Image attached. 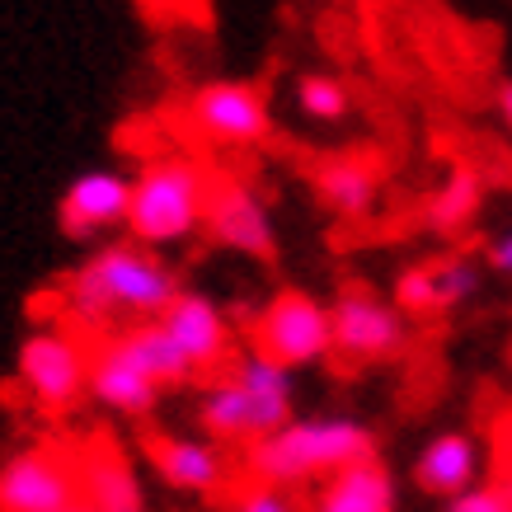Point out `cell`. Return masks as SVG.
Instances as JSON below:
<instances>
[{"instance_id":"cell-9","label":"cell","mask_w":512,"mask_h":512,"mask_svg":"<svg viewBox=\"0 0 512 512\" xmlns=\"http://www.w3.org/2000/svg\"><path fill=\"white\" fill-rule=\"evenodd\" d=\"M484 268L470 254H437V259H419V264L400 268L395 278V306L404 315H447L456 306H466L480 292Z\"/></svg>"},{"instance_id":"cell-2","label":"cell","mask_w":512,"mask_h":512,"mask_svg":"<svg viewBox=\"0 0 512 512\" xmlns=\"http://www.w3.org/2000/svg\"><path fill=\"white\" fill-rule=\"evenodd\" d=\"M376 433L362 419L348 414H315V419H292L273 437L249 447V470L264 484L292 489V484L329 480L334 470L372 461Z\"/></svg>"},{"instance_id":"cell-5","label":"cell","mask_w":512,"mask_h":512,"mask_svg":"<svg viewBox=\"0 0 512 512\" xmlns=\"http://www.w3.org/2000/svg\"><path fill=\"white\" fill-rule=\"evenodd\" d=\"M329 325H334V353L348 362H390L409 343V315L376 296L367 282H343L339 296L329 301Z\"/></svg>"},{"instance_id":"cell-27","label":"cell","mask_w":512,"mask_h":512,"mask_svg":"<svg viewBox=\"0 0 512 512\" xmlns=\"http://www.w3.org/2000/svg\"><path fill=\"white\" fill-rule=\"evenodd\" d=\"M141 5V15H151V19H160V15H170L174 10V0H137Z\"/></svg>"},{"instance_id":"cell-22","label":"cell","mask_w":512,"mask_h":512,"mask_svg":"<svg viewBox=\"0 0 512 512\" xmlns=\"http://www.w3.org/2000/svg\"><path fill=\"white\" fill-rule=\"evenodd\" d=\"M292 99H296V109L306 113L311 123H343V118L353 113V94H348V85L334 80V76H325V71L296 76Z\"/></svg>"},{"instance_id":"cell-23","label":"cell","mask_w":512,"mask_h":512,"mask_svg":"<svg viewBox=\"0 0 512 512\" xmlns=\"http://www.w3.org/2000/svg\"><path fill=\"white\" fill-rule=\"evenodd\" d=\"M231 512H306V508H301L287 489H278V484L254 480L231 498Z\"/></svg>"},{"instance_id":"cell-13","label":"cell","mask_w":512,"mask_h":512,"mask_svg":"<svg viewBox=\"0 0 512 512\" xmlns=\"http://www.w3.org/2000/svg\"><path fill=\"white\" fill-rule=\"evenodd\" d=\"M146 456L156 475L179 494H221L226 489V456H221V442H202V437H179V433H156L146 442Z\"/></svg>"},{"instance_id":"cell-24","label":"cell","mask_w":512,"mask_h":512,"mask_svg":"<svg viewBox=\"0 0 512 512\" xmlns=\"http://www.w3.org/2000/svg\"><path fill=\"white\" fill-rule=\"evenodd\" d=\"M447 512H512V489L508 484H475L451 498Z\"/></svg>"},{"instance_id":"cell-25","label":"cell","mask_w":512,"mask_h":512,"mask_svg":"<svg viewBox=\"0 0 512 512\" xmlns=\"http://www.w3.org/2000/svg\"><path fill=\"white\" fill-rule=\"evenodd\" d=\"M484 264L494 268V273H503V278H512V231L494 235L489 240V249H484Z\"/></svg>"},{"instance_id":"cell-16","label":"cell","mask_w":512,"mask_h":512,"mask_svg":"<svg viewBox=\"0 0 512 512\" xmlns=\"http://www.w3.org/2000/svg\"><path fill=\"white\" fill-rule=\"evenodd\" d=\"M395 503H400L395 475L381 456H372V461L343 466L315 484L306 512H395Z\"/></svg>"},{"instance_id":"cell-18","label":"cell","mask_w":512,"mask_h":512,"mask_svg":"<svg viewBox=\"0 0 512 512\" xmlns=\"http://www.w3.org/2000/svg\"><path fill=\"white\" fill-rule=\"evenodd\" d=\"M90 400L99 409H109V414H123V419H146L160 404V386L146 381L132 362H123L104 343V348L90 353Z\"/></svg>"},{"instance_id":"cell-6","label":"cell","mask_w":512,"mask_h":512,"mask_svg":"<svg viewBox=\"0 0 512 512\" xmlns=\"http://www.w3.org/2000/svg\"><path fill=\"white\" fill-rule=\"evenodd\" d=\"M15 372L38 409L62 414L80 395H90V348L66 329H33L19 343Z\"/></svg>"},{"instance_id":"cell-8","label":"cell","mask_w":512,"mask_h":512,"mask_svg":"<svg viewBox=\"0 0 512 512\" xmlns=\"http://www.w3.org/2000/svg\"><path fill=\"white\" fill-rule=\"evenodd\" d=\"M188 113H193L202 137L217 141V146H259L273 127L264 90L249 80H207L193 90Z\"/></svg>"},{"instance_id":"cell-26","label":"cell","mask_w":512,"mask_h":512,"mask_svg":"<svg viewBox=\"0 0 512 512\" xmlns=\"http://www.w3.org/2000/svg\"><path fill=\"white\" fill-rule=\"evenodd\" d=\"M494 104H498V118H503V127L512 132V76L498 85V99H494Z\"/></svg>"},{"instance_id":"cell-11","label":"cell","mask_w":512,"mask_h":512,"mask_svg":"<svg viewBox=\"0 0 512 512\" xmlns=\"http://www.w3.org/2000/svg\"><path fill=\"white\" fill-rule=\"evenodd\" d=\"M132 217V174L123 170H85L66 184L57 202V221L71 240H99Z\"/></svg>"},{"instance_id":"cell-17","label":"cell","mask_w":512,"mask_h":512,"mask_svg":"<svg viewBox=\"0 0 512 512\" xmlns=\"http://www.w3.org/2000/svg\"><path fill=\"white\" fill-rule=\"evenodd\" d=\"M109 348L123 362H132L146 381H156L160 390L165 386H184V381H193V362L184 357V348L170 339V329L160 325V320H141V325H127L118 329L109 339Z\"/></svg>"},{"instance_id":"cell-29","label":"cell","mask_w":512,"mask_h":512,"mask_svg":"<svg viewBox=\"0 0 512 512\" xmlns=\"http://www.w3.org/2000/svg\"><path fill=\"white\" fill-rule=\"evenodd\" d=\"M508 489H512V480H508Z\"/></svg>"},{"instance_id":"cell-7","label":"cell","mask_w":512,"mask_h":512,"mask_svg":"<svg viewBox=\"0 0 512 512\" xmlns=\"http://www.w3.org/2000/svg\"><path fill=\"white\" fill-rule=\"evenodd\" d=\"M202 231L212 235L221 249L273 264L278 259V226L259 188L240 184V179H212L207 188V212H202Z\"/></svg>"},{"instance_id":"cell-3","label":"cell","mask_w":512,"mask_h":512,"mask_svg":"<svg viewBox=\"0 0 512 512\" xmlns=\"http://www.w3.org/2000/svg\"><path fill=\"white\" fill-rule=\"evenodd\" d=\"M207 170L188 156H160L141 165L132 179V217L127 231L137 245H179L193 231H202L207 212Z\"/></svg>"},{"instance_id":"cell-12","label":"cell","mask_w":512,"mask_h":512,"mask_svg":"<svg viewBox=\"0 0 512 512\" xmlns=\"http://www.w3.org/2000/svg\"><path fill=\"white\" fill-rule=\"evenodd\" d=\"M160 325L170 329V339L184 348V357L193 362V372H212L231 362V320L212 296L202 292H179L170 301V311L160 315Z\"/></svg>"},{"instance_id":"cell-28","label":"cell","mask_w":512,"mask_h":512,"mask_svg":"<svg viewBox=\"0 0 512 512\" xmlns=\"http://www.w3.org/2000/svg\"><path fill=\"white\" fill-rule=\"evenodd\" d=\"M66 512H99V508H94V503H90V498H85V494H80V498H76V503H71V508H66Z\"/></svg>"},{"instance_id":"cell-19","label":"cell","mask_w":512,"mask_h":512,"mask_svg":"<svg viewBox=\"0 0 512 512\" xmlns=\"http://www.w3.org/2000/svg\"><path fill=\"white\" fill-rule=\"evenodd\" d=\"M315 193L339 221H367L376 212V198H381V174L362 156L325 160L315 170Z\"/></svg>"},{"instance_id":"cell-15","label":"cell","mask_w":512,"mask_h":512,"mask_svg":"<svg viewBox=\"0 0 512 512\" xmlns=\"http://www.w3.org/2000/svg\"><path fill=\"white\" fill-rule=\"evenodd\" d=\"M484 470V451L480 442L470 433H456V428H447V433L428 437V447L414 456V484H419L423 494L433 498H456L466 494V489H475Z\"/></svg>"},{"instance_id":"cell-10","label":"cell","mask_w":512,"mask_h":512,"mask_svg":"<svg viewBox=\"0 0 512 512\" xmlns=\"http://www.w3.org/2000/svg\"><path fill=\"white\" fill-rule=\"evenodd\" d=\"M80 498L76 470L52 451H15L0 461V512H66Z\"/></svg>"},{"instance_id":"cell-20","label":"cell","mask_w":512,"mask_h":512,"mask_svg":"<svg viewBox=\"0 0 512 512\" xmlns=\"http://www.w3.org/2000/svg\"><path fill=\"white\" fill-rule=\"evenodd\" d=\"M80 494L99 512H146V489L118 456H90L80 470Z\"/></svg>"},{"instance_id":"cell-14","label":"cell","mask_w":512,"mask_h":512,"mask_svg":"<svg viewBox=\"0 0 512 512\" xmlns=\"http://www.w3.org/2000/svg\"><path fill=\"white\" fill-rule=\"evenodd\" d=\"M198 423L212 442H226V447H240V442L254 447V442L273 437V423H268V414L259 409V400H254L231 372L217 376V381H207V386L198 390Z\"/></svg>"},{"instance_id":"cell-21","label":"cell","mask_w":512,"mask_h":512,"mask_svg":"<svg viewBox=\"0 0 512 512\" xmlns=\"http://www.w3.org/2000/svg\"><path fill=\"white\" fill-rule=\"evenodd\" d=\"M480 207H484L480 174H470L456 165V170H447V179L428 193V226H433L437 235H456L480 217Z\"/></svg>"},{"instance_id":"cell-1","label":"cell","mask_w":512,"mask_h":512,"mask_svg":"<svg viewBox=\"0 0 512 512\" xmlns=\"http://www.w3.org/2000/svg\"><path fill=\"white\" fill-rule=\"evenodd\" d=\"M184 282L165 259H156L137 240H113L94 249L85 264L71 268L62 296L66 311L80 325H109V320H160Z\"/></svg>"},{"instance_id":"cell-4","label":"cell","mask_w":512,"mask_h":512,"mask_svg":"<svg viewBox=\"0 0 512 512\" xmlns=\"http://www.w3.org/2000/svg\"><path fill=\"white\" fill-rule=\"evenodd\" d=\"M254 348L273 357L287 372L315 367L334 353V325H329V306L320 296L301 292V287H282L264 311L254 315Z\"/></svg>"}]
</instances>
